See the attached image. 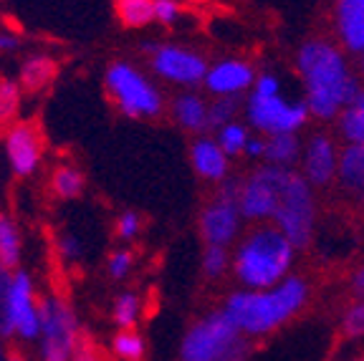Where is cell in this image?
Returning a JSON list of instances; mask_svg holds the SVG:
<instances>
[{"mask_svg": "<svg viewBox=\"0 0 364 361\" xmlns=\"http://www.w3.org/2000/svg\"><path fill=\"white\" fill-rule=\"evenodd\" d=\"M296 71L304 81V104L309 117L331 122L364 89L362 81L349 71V63L339 45L329 38H309L296 51Z\"/></svg>", "mask_w": 364, "mask_h": 361, "instance_id": "obj_1", "label": "cell"}, {"mask_svg": "<svg viewBox=\"0 0 364 361\" xmlns=\"http://www.w3.org/2000/svg\"><path fill=\"white\" fill-rule=\"evenodd\" d=\"M311 298V288L304 276H289L266 291H235L225 298L223 311L243 336H268L294 316Z\"/></svg>", "mask_w": 364, "mask_h": 361, "instance_id": "obj_2", "label": "cell"}, {"mask_svg": "<svg viewBox=\"0 0 364 361\" xmlns=\"http://www.w3.org/2000/svg\"><path fill=\"white\" fill-rule=\"evenodd\" d=\"M294 255V245L286 240L279 227L268 222H256L245 232L243 243L235 248L230 268L243 288L266 291L289 278Z\"/></svg>", "mask_w": 364, "mask_h": 361, "instance_id": "obj_3", "label": "cell"}, {"mask_svg": "<svg viewBox=\"0 0 364 361\" xmlns=\"http://www.w3.org/2000/svg\"><path fill=\"white\" fill-rule=\"evenodd\" d=\"M109 102L127 119H157L165 114V96L129 61H112L104 71Z\"/></svg>", "mask_w": 364, "mask_h": 361, "instance_id": "obj_4", "label": "cell"}, {"mask_svg": "<svg viewBox=\"0 0 364 361\" xmlns=\"http://www.w3.org/2000/svg\"><path fill=\"white\" fill-rule=\"evenodd\" d=\"M273 225L284 232V237L294 245V250H309L314 243V230H316V198L314 187L304 180L301 172H289Z\"/></svg>", "mask_w": 364, "mask_h": 361, "instance_id": "obj_5", "label": "cell"}, {"mask_svg": "<svg viewBox=\"0 0 364 361\" xmlns=\"http://www.w3.org/2000/svg\"><path fill=\"white\" fill-rule=\"evenodd\" d=\"M289 172L284 167L273 164H258L248 175L240 180V195H238V210L243 220L256 222L273 220L276 208H279L281 190H284Z\"/></svg>", "mask_w": 364, "mask_h": 361, "instance_id": "obj_6", "label": "cell"}, {"mask_svg": "<svg viewBox=\"0 0 364 361\" xmlns=\"http://www.w3.org/2000/svg\"><path fill=\"white\" fill-rule=\"evenodd\" d=\"M240 339L243 333L228 318L225 311H210L188 328L180 346V361H213L233 349Z\"/></svg>", "mask_w": 364, "mask_h": 361, "instance_id": "obj_7", "label": "cell"}, {"mask_svg": "<svg viewBox=\"0 0 364 361\" xmlns=\"http://www.w3.org/2000/svg\"><path fill=\"white\" fill-rule=\"evenodd\" d=\"M142 53L149 58V66L159 79L177 86H200L208 74V61L200 51H193L188 45L172 43H142Z\"/></svg>", "mask_w": 364, "mask_h": 361, "instance_id": "obj_8", "label": "cell"}, {"mask_svg": "<svg viewBox=\"0 0 364 361\" xmlns=\"http://www.w3.org/2000/svg\"><path fill=\"white\" fill-rule=\"evenodd\" d=\"M245 119L248 126L258 134H296L309 122V109L304 102H286L279 96L250 94L245 102Z\"/></svg>", "mask_w": 364, "mask_h": 361, "instance_id": "obj_9", "label": "cell"}, {"mask_svg": "<svg viewBox=\"0 0 364 361\" xmlns=\"http://www.w3.org/2000/svg\"><path fill=\"white\" fill-rule=\"evenodd\" d=\"M8 326L11 333L23 341H33L41 336L38 301H36L33 281L23 268L13 271L11 291H8Z\"/></svg>", "mask_w": 364, "mask_h": 361, "instance_id": "obj_10", "label": "cell"}, {"mask_svg": "<svg viewBox=\"0 0 364 361\" xmlns=\"http://www.w3.org/2000/svg\"><path fill=\"white\" fill-rule=\"evenodd\" d=\"M8 164L16 177H31L43 159V134L36 122H13L6 131Z\"/></svg>", "mask_w": 364, "mask_h": 361, "instance_id": "obj_11", "label": "cell"}, {"mask_svg": "<svg viewBox=\"0 0 364 361\" xmlns=\"http://www.w3.org/2000/svg\"><path fill=\"white\" fill-rule=\"evenodd\" d=\"M304 180L314 190H329L336 182V167H339V147L329 131H314L304 147Z\"/></svg>", "mask_w": 364, "mask_h": 361, "instance_id": "obj_12", "label": "cell"}, {"mask_svg": "<svg viewBox=\"0 0 364 361\" xmlns=\"http://www.w3.org/2000/svg\"><path fill=\"white\" fill-rule=\"evenodd\" d=\"M200 237L205 240V245H228L238 237L240 230V210L238 203L233 200H223L218 195H213V200L200 210Z\"/></svg>", "mask_w": 364, "mask_h": 361, "instance_id": "obj_13", "label": "cell"}, {"mask_svg": "<svg viewBox=\"0 0 364 361\" xmlns=\"http://www.w3.org/2000/svg\"><path fill=\"white\" fill-rule=\"evenodd\" d=\"M38 318H41V336L43 341H56L66 346L74 354L76 339H79V323L71 306L61 296H46L38 301Z\"/></svg>", "mask_w": 364, "mask_h": 361, "instance_id": "obj_14", "label": "cell"}, {"mask_svg": "<svg viewBox=\"0 0 364 361\" xmlns=\"http://www.w3.org/2000/svg\"><path fill=\"white\" fill-rule=\"evenodd\" d=\"M256 76V68L250 61L228 58V61H218L215 66L208 68L203 84L215 96H240L243 91L253 89Z\"/></svg>", "mask_w": 364, "mask_h": 361, "instance_id": "obj_15", "label": "cell"}, {"mask_svg": "<svg viewBox=\"0 0 364 361\" xmlns=\"http://www.w3.org/2000/svg\"><path fill=\"white\" fill-rule=\"evenodd\" d=\"M190 164H193L195 175L200 180L210 182V185H220L223 180H228L230 172V159L225 157V152L220 149V144L215 141V136L200 134L190 144Z\"/></svg>", "mask_w": 364, "mask_h": 361, "instance_id": "obj_16", "label": "cell"}, {"mask_svg": "<svg viewBox=\"0 0 364 361\" xmlns=\"http://www.w3.org/2000/svg\"><path fill=\"white\" fill-rule=\"evenodd\" d=\"M336 185L344 192V198L352 200L364 212V144H347L339 149Z\"/></svg>", "mask_w": 364, "mask_h": 361, "instance_id": "obj_17", "label": "cell"}, {"mask_svg": "<svg viewBox=\"0 0 364 361\" xmlns=\"http://www.w3.org/2000/svg\"><path fill=\"white\" fill-rule=\"evenodd\" d=\"M334 31L349 53H364V0H334Z\"/></svg>", "mask_w": 364, "mask_h": 361, "instance_id": "obj_18", "label": "cell"}, {"mask_svg": "<svg viewBox=\"0 0 364 361\" xmlns=\"http://www.w3.org/2000/svg\"><path fill=\"white\" fill-rule=\"evenodd\" d=\"M172 122L180 126L182 131L188 134H208V102L203 96L193 94V91H185V94L175 96L172 99Z\"/></svg>", "mask_w": 364, "mask_h": 361, "instance_id": "obj_19", "label": "cell"}, {"mask_svg": "<svg viewBox=\"0 0 364 361\" xmlns=\"http://www.w3.org/2000/svg\"><path fill=\"white\" fill-rule=\"evenodd\" d=\"M58 76V63L56 58L43 56V53H36V56H28L21 63V76H18V86L21 91H28V94H41L43 89L56 81Z\"/></svg>", "mask_w": 364, "mask_h": 361, "instance_id": "obj_20", "label": "cell"}, {"mask_svg": "<svg viewBox=\"0 0 364 361\" xmlns=\"http://www.w3.org/2000/svg\"><path fill=\"white\" fill-rule=\"evenodd\" d=\"M21 253H23V240L18 222L11 215L0 210V266L6 271H18L21 268Z\"/></svg>", "mask_w": 364, "mask_h": 361, "instance_id": "obj_21", "label": "cell"}, {"mask_svg": "<svg viewBox=\"0 0 364 361\" xmlns=\"http://www.w3.org/2000/svg\"><path fill=\"white\" fill-rule=\"evenodd\" d=\"M266 164L291 170L301 159V141L296 134H276L266 139V152H263Z\"/></svg>", "mask_w": 364, "mask_h": 361, "instance_id": "obj_22", "label": "cell"}, {"mask_svg": "<svg viewBox=\"0 0 364 361\" xmlns=\"http://www.w3.org/2000/svg\"><path fill=\"white\" fill-rule=\"evenodd\" d=\"M114 16L122 28H144L154 23V0H114Z\"/></svg>", "mask_w": 364, "mask_h": 361, "instance_id": "obj_23", "label": "cell"}, {"mask_svg": "<svg viewBox=\"0 0 364 361\" xmlns=\"http://www.w3.org/2000/svg\"><path fill=\"white\" fill-rule=\"evenodd\" d=\"M51 190L58 200H76L84 195L86 177L76 164H58L51 172Z\"/></svg>", "mask_w": 364, "mask_h": 361, "instance_id": "obj_24", "label": "cell"}, {"mask_svg": "<svg viewBox=\"0 0 364 361\" xmlns=\"http://www.w3.org/2000/svg\"><path fill=\"white\" fill-rule=\"evenodd\" d=\"M336 122H339V134L347 139V144H364V89L352 104L341 109Z\"/></svg>", "mask_w": 364, "mask_h": 361, "instance_id": "obj_25", "label": "cell"}, {"mask_svg": "<svg viewBox=\"0 0 364 361\" xmlns=\"http://www.w3.org/2000/svg\"><path fill=\"white\" fill-rule=\"evenodd\" d=\"M112 351L122 361H144L147 344H144L142 333H136L134 328H119L112 339Z\"/></svg>", "mask_w": 364, "mask_h": 361, "instance_id": "obj_26", "label": "cell"}, {"mask_svg": "<svg viewBox=\"0 0 364 361\" xmlns=\"http://www.w3.org/2000/svg\"><path fill=\"white\" fill-rule=\"evenodd\" d=\"M250 139V129L248 124H240V122H230V124L220 126L215 131V141L220 144V149L225 152V157H240L245 154V144Z\"/></svg>", "mask_w": 364, "mask_h": 361, "instance_id": "obj_27", "label": "cell"}, {"mask_svg": "<svg viewBox=\"0 0 364 361\" xmlns=\"http://www.w3.org/2000/svg\"><path fill=\"white\" fill-rule=\"evenodd\" d=\"M243 109L238 96H218L215 102L208 104V131H218L220 126L235 122Z\"/></svg>", "mask_w": 364, "mask_h": 361, "instance_id": "obj_28", "label": "cell"}, {"mask_svg": "<svg viewBox=\"0 0 364 361\" xmlns=\"http://www.w3.org/2000/svg\"><path fill=\"white\" fill-rule=\"evenodd\" d=\"M136 318H139V296L136 293L117 296L112 308V321L119 328H134Z\"/></svg>", "mask_w": 364, "mask_h": 361, "instance_id": "obj_29", "label": "cell"}, {"mask_svg": "<svg viewBox=\"0 0 364 361\" xmlns=\"http://www.w3.org/2000/svg\"><path fill=\"white\" fill-rule=\"evenodd\" d=\"M230 260H233V255L228 253V248H223V245H205L200 268H203V273L210 281H215V278H220L230 268Z\"/></svg>", "mask_w": 364, "mask_h": 361, "instance_id": "obj_30", "label": "cell"}, {"mask_svg": "<svg viewBox=\"0 0 364 361\" xmlns=\"http://www.w3.org/2000/svg\"><path fill=\"white\" fill-rule=\"evenodd\" d=\"M21 109V86L13 79H0V119L3 124L16 122Z\"/></svg>", "mask_w": 364, "mask_h": 361, "instance_id": "obj_31", "label": "cell"}, {"mask_svg": "<svg viewBox=\"0 0 364 361\" xmlns=\"http://www.w3.org/2000/svg\"><path fill=\"white\" fill-rule=\"evenodd\" d=\"M341 333L347 339H362L364 336V298L354 301L344 316H341Z\"/></svg>", "mask_w": 364, "mask_h": 361, "instance_id": "obj_32", "label": "cell"}, {"mask_svg": "<svg viewBox=\"0 0 364 361\" xmlns=\"http://www.w3.org/2000/svg\"><path fill=\"white\" fill-rule=\"evenodd\" d=\"M114 230H117L119 240H134V237L142 232V215L134 212V210H124V212H119V217H117Z\"/></svg>", "mask_w": 364, "mask_h": 361, "instance_id": "obj_33", "label": "cell"}, {"mask_svg": "<svg viewBox=\"0 0 364 361\" xmlns=\"http://www.w3.org/2000/svg\"><path fill=\"white\" fill-rule=\"evenodd\" d=\"M132 266H134V255H132L129 250L119 248V250H114V253L109 255L107 273L114 278V281H124V278L129 276Z\"/></svg>", "mask_w": 364, "mask_h": 361, "instance_id": "obj_34", "label": "cell"}, {"mask_svg": "<svg viewBox=\"0 0 364 361\" xmlns=\"http://www.w3.org/2000/svg\"><path fill=\"white\" fill-rule=\"evenodd\" d=\"M11 278H13V273L0 266V339H13L11 326H8V313H6L8 291H11Z\"/></svg>", "mask_w": 364, "mask_h": 361, "instance_id": "obj_35", "label": "cell"}, {"mask_svg": "<svg viewBox=\"0 0 364 361\" xmlns=\"http://www.w3.org/2000/svg\"><path fill=\"white\" fill-rule=\"evenodd\" d=\"M56 248H58V253H61V258L68 260V263H76V260H81V255H84L81 240L76 235H71V232H58Z\"/></svg>", "mask_w": 364, "mask_h": 361, "instance_id": "obj_36", "label": "cell"}, {"mask_svg": "<svg viewBox=\"0 0 364 361\" xmlns=\"http://www.w3.org/2000/svg\"><path fill=\"white\" fill-rule=\"evenodd\" d=\"M182 6L177 0H154V23L162 26H175L180 21Z\"/></svg>", "mask_w": 364, "mask_h": 361, "instance_id": "obj_37", "label": "cell"}, {"mask_svg": "<svg viewBox=\"0 0 364 361\" xmlns=\"http://www.w3.org/2000/svg\"><path fill=\"white\" fill-rule=\"evenodd\" d=\"M71 361H102V359H99V351H97V346H94V341H91L84 331H81L79 339H76Z\"/></svg>", "mask_w": 364, "mask_h": 361, "instance_id": "obj_38", "label": "cell"}, {"mask_svg": "<svg viewBox=\"0 0 364 361\" xmlns=\"http://www.w3.org/2000/svg\"><path fill=\"white\" fill-rule=\"evenodd\" d=\"M41 359L43 361H71V349L56 341H41Z\"/></svg>", "mask_w": 364, "mask_h": 361, "instance_id": "obj_39", "label": "cell"}, {"mask_svg": "<svg viewBox=\"0 0 364 361\" xmlns=\"http://www.w3.org/2000/svg\"><path fill=\"white\" fill-rule=\"evenodd\" d=\"M253 94H258V96H279L281 94L279 79H276L273 74L256 76V84H253Z\"/></svg>", "mask_w": 364, "mask_h": 361, "instance_id": "obj_40", "label": "cell"}, {"mask_svg": "<svg viewBox=\"0 0 364 361\" xmlns=\"http://www.w3.org/2000/svg\"><path fill=\"white\" fill-rule=\"evenodd\" d=\"M248 351H250V344H248V339H240L238 344L233 346V349H228L223 356H218V359H213V361H245V356H248Z\"/></svg>", "mask_w": 364, "mask_h": 361, "instance_id": "obj_41", "label": "cell"}, {"mask_svg": "<svg viewBox=\"0 0 364 361\" xmlns=\"http://www.w3.org/2000/svg\"><path fill=\"white\" fill-rule=\"evenodd\" d=\"M263 152H266V139L263 136H250L248 144H245V157L263 159Z\"/></svg>", "mask_w": 364, "mask_h": 361, "instance_id": "obj_42", "label": "cell"}, {"mask_svg": "<svg viewBox=\"0 0 364 361\" xmlns=\"http://www.w3.org/2000/svg\"><path fill=\"white\" fill-rule=\"evenodd\" d=\"M21 48V36L8 33V31H0V53H13Z\"/></svg>", "mask_w": 364, "mask_h": 361, "instance_id": "obj_43", "label": "cell"}, {"mask_svg": "<svg viewBox=\"0 0 364 361\" xmlns=\"http://www.w3.org/2000/svg\"><path fill=\"white\" fill-rule=\"evenodd\" d=\"M349 288H352V293L357 296V298H364V263L352 273V278H349Z\"/></svg>", "mask_w": 364, "mask_h": 361, "instance_id": "obj_44", "label": "cell"}, {"mask_svg": "<svg viewBox=\"0 0 364 361\" xmlns=\"http://www.w3.org/2000/svg\"><path fill=\"white\" fill-rule=\"evenodd\" d=\"M6 361H28V359H26V356H23L16 346H11V349H8V354H6Z\"/></svg>", "mask_w": 364, "mask_h": 361, "instance_id": "obj_45", "label": "cell"}, {"mask_svg": "<svg viewBox=\"0 0 364 361\" xmlns=\"http://www.w3.org/2000/svg\"><path fill=\"white\" fill-rule=\"evenodd\" d=\"M6 354H8V349H6V344H3V339H0V361H6Z\"/></svg>", "mask_w": 364, "mask_h": 361, "instance_id": "obj_46", "label": "cell"}, {"mask_svg": "<svg viewBox=\"0 0 364 361\" xmlns=\"http://www.w3.org/2000/svg\"><path fill=\"white\" fill-rule=\"evenodd\" d=\"M362 74H364V53H362Z\"/></svg>", "mask_w": 364, "mask_h": 361, "instance_id": "obj_47", "label": "cell"}, {"mask_svg": "<svg viewBox=\"0 0 364 361\" xmlns=\"http://www.w3.org/2000/svg\"><path fill=\"white\" fill-rule=\"evenodd\" d=\"M354 361H364V356H357V359H354Z\"/></svg>", "mask_w": 364, "mask_h": 361, "instance_id": "obj_48", "label": "cell"}]
</instances>
